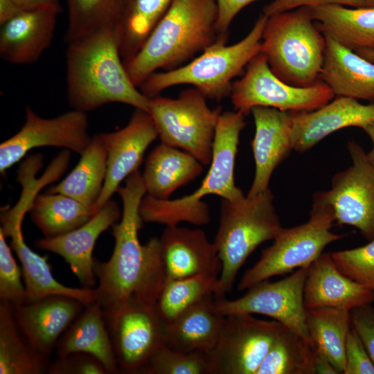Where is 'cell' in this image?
<instances>
[{"mask_svg": "<svg viewBox=\"0 0 374 374\" xmlns=\"http://www.w3.org/2000/svg\"><path fill=\"white\" fill-rule=\"evenodd\" d=\"M335 222L329 206L314 194L309 220L292 228L283 227L272 244L262 251L258 262L244 274L238 290H248L274 276L309 267L327 245L345 236L331 231Z\"/></svg>", "mask_w": 374, "mask_h": 374, "instance_id": "ba28073f", "label": "cell"}, {"mask_svg": "<svg viewBox=\"0 0 374 374\" xmlns=\"http://www.w3.org/2000/svg\"><path fill=\"white\" fill-rule=\"evenodd\" d=\"M209 354L199 351L185 353L164 345L148 359L139 373L211 374Z\"/></svg>", "mask_w": 374, "mask_h": 374, "instance_id": "74e56055", "label": "cell"}, {"mask_svg": "<svg viewBox=\"0 0 374 374\" xmlns=\"http://www.w3.org/2000/svg\"><path fill=\"white\" fill-rule=\"evenodd\" d=\"M173 0H125L117 27L123 62L141 49Z\"/></svg>", "mask_w": 374, "mask_h": 374, "instance_id": "836d02e7", "label": "cell"}, {"mask_svg": "<svg viewBox=\"0 0 374 374\" xmlns=\"http://www.w3.org/2000/svg\"><path fill=\"white\" fill-rule=\"evenodd\" d=\"M57 15L46 10H21L1 24V58L15 64L37 61L51 44Z\"/></svg>", "mask_w": 374, "mask_h": 374, "instance_id": "cb8c5ba5", "label": "cell"}, {"mask_svg": "<svg viewBox=\"0 0 374 374\" xmlns=\"http://www.w3.org/2000/svg\"><path fill=\"white\" fill-rule=\"evenodd\" d=\"M24 217L1 215L0 231L10 238V247L19 258L26 288V302L31 303L52 295H63L75 299L85 307L97 301L93 288L66 286L53 276L48 256H42L26 243L22 233Z\"/></svg>", "mask_w": 374, "mask_h": 374, "instance_id": "d6986e66", "label": "cell"}, {"mask_svg": "<svg viewBox=\"0 0 374 374\" xmlns=\"http://www.w3.org/2000/svg\"><path fill=\"white\" fill-rule=\"evenodd\" d=\"M203 165L192 154L161 143L148 155L142 175L146 195L159 200L170 199L179 188L193 181Z\"/></svg>", "mask_w": 374, "mask_h": 374, "instance_id": "4316f807", "label": "cell"}, {"mask_svg": "<svg viewBox=\"0 0 374 374\" xmlns=\"http://www.w3.org/2000/svg\"><path fill=\"white\" fill-rule=\"evenodd\" d=\"M98 135L107 152V175L95 204L96 211L111 199L125 179L138 171L146 150L158 137L150 114L138 109L124 127Z\"/></svg>", "mask_w": 374, "mask_h": 374, "instance_id": "2e32d148", "label": "cell"}, {"mask_svg": "<svg viewBox=\"0 0 374 374\" xmlns=\"http://www.w3.org/2000/svg\"><path fill=\"white\" fill-rule=\"evenodd\" d=\"M216 0H173L139 52L124 62L138 88L158 69L171 71L217 43Z\"/></svg>", "mask_w": 374, "mask_h": 374, "instance_id": "3957f363", "label": "cell"}, {"mask_svg": "<svg viewBox=\"0 0 374 374\" xmlns=\"http://www.w3.org/2000/svg\"><path fill=\"white\" fill-rule=\"evenodd\" d=\"M339 5L351 8L374 7V0H274L266 5L262 13L267 16L300 7Z\"/></svg>", "mask_w": 374, "mask_h": 374, "instance_id": "7bdbcfd3", "label": "cell"}, {"mask_svg": "<svg viewBox=\"0 0 374 374\" xmlns=\"http://www.w3.org/2000/svg\"><path fill=\"white\" fill-rule=\"evenodd\" d=\"M316 356L312 343L283 326L256 374H314Z\"/></svg>", "mask_w": 374, "mask_h": 374, "instance_id": "e575fe53", "label": "cell"}, {"mask_svg": "<svg viewBox=\"0 0 374 374\" xmlns=\"http://www.w3.org/2000/svg\"><path fill=\"white\" fill-rule=\"evenodd\" d=\"M122 211L110 199L86 223L68 233L35 242L41 249L60 256L69 264L80 283L93 288L96 283L93 251L100 235L118 222Z\"/></svg>", "mask_w": 374, "mask_h": 374, "instance_id": "e0dca14e", "label": "cell"}, {"mask_svg": "<svg viewBox=\"0 0 374 374\" xmlns=\"http://www.w3.org/2000/svg\"><path fill=\"white\" fill-rule=\"evenodd\" d=\"M309 267L297 269L290 276L271 282L261 281L242 296L228 300L215 296V306L223 315L258 314L267 316L312 343L305 323L303 287Z\"/></svg>", "mask_w": 374, "mask_h": 374, "instance_id": "4fadbf2b", "label": "cell"}, {"mask_svg": "<svg viewBox=\"0 0 374 374\" xmlns=\"http://www.w3.org/2000/svg\"><path fill=\"white\" fill-rule=\"evenodd\" d=\"M355 51L362 57L374 62V49L360 48Z\"/></svg>", "mask_w": 374, "mask_h": 374, "instance_id": "f907efd6", "label": "cell"}, {"mask_svg": "<svg viewBox=\"0 0 374 374\" xmlns=\"http://www.w3.org/2000/svg\"><path fill=\"white\" fill-rule=\"evenodd\" d=\"M335 95L323 81L305 87L290 85L271 70L258 53L248 63L242 76L233 81L230 98L235 111L245 116L253 108L267 107L287 112H308L330 102Z\"/></svg>", "mask_w": 374, "mask_h": 374, "instance_id": "30bf717a", "label": "cell"}, {"mask_svg": "<svg viewBox=\"0 0 374 374\" xmlns=\"http://www.w3.org/2000/svg\"><path fill=\"white\" fill-rule=\"evenodd\" d=\"M331 256L341 273L374 291V239L366 245L335 251Z\"/></svg>", "mask_w": 374, "mask_h": 374, "instance_id": "f35d334b", "label": "cell"}, {"mask_svg": "<svg viewBox=\"0 0 374 374\" xmlns=\"http://www.w3.org/2000/svg\"><path fill=\"white\" fill-rule=\"evenodd\" d=\"M103 312L120 373H139L166 345L167 323L156 303L130 298Z\"/></svg>", "mask_w": 374, "mask_h": 374, "instance_id": "8fae6325", "label": "cell"}, {"mask_svg": "<svg viewBox=\"0 0 374 374\" xmlns=\"http://www.w3.org/2000/svg\"><path fill=\"white\" fill-rule=\"evenodd\" d=\"M352 165L336 173L329 190L315 193L330 208L335 222L374 239V165L355 140L348 143Z\"/></svg>", "mask_w": 374, "mask_h": 374, "instance_id": "7c38bea8", "label": "cell"}, {"mask_svg": "<svg viewBox=\"0 0 374 374\" xmlns=\"http://www.w3.org/2000/svg\"><path fill=\"white\" fill-rule=\"evenodd\" d=\"M86 112L72 109L51 118L38 116L28 106L25 122L0 145V172L19 161L30 150L44 146L63 148L82 154L91 141Z\"/></svg>", "mask_w": 374, "mask_h": 374, "instance_id": "9a60e30c", "label": "cell"}, {"mask_svg": "<svg viewBox=\"0 0 374 374\" xmlns=\"http://www.w3.org/2000/svg\"><path fill=\"white\" fill-rule=\"evenodd\" d=\"M225 317L211 294L167 324L166 346L185 353L210 354L220 338Z\"/></svg>", "mask_w": 374, "mask_h": 374, "instance_id": "484cf974", "label": "cell"}, {"mask_svg": "<svg viewBox=\"0 0 374 374\" xmlns=\"http://www.w3.org/2000/svg\"><path fill=\"white\" fill-rule=\"evenodd\" d=\"M267 17L260 13L249 33L237 43L215 44L175 69L152 73L139 87L140 91L150 99L168 88L189 84L217 102L229 97L233 80L260 53Z\"/></svg>", "mask_w": 374, "mask_h": 374, "instance_id": "8992f818", "label": "cell"}, {"mask_svg": "<svg viewBox=\"0 0 374 374\" xmlns=\"http://www.w3.org/2000/svg\"><path fill=\"white\" fill-rule=\"evenodd\" d=\"M208 98L193 87L176 98L157 96L150 99L148 112L161 143L184 150L203 166L210 164L221 106L211 108Z\"/></svg>", "mask_w": 374, "mask_h": 374, "instance_id": "9c48e42d", "label": "cell"}, {"mask_svg": "<svg viewBox=\"0 0 374 374\" xmlns=\"http://www.w3.org/2000/svg\"><path fill=\"white\" fill-rule=\"evenodd\" d=\"M305 323L317 351L343 373L346 339L351 328L350 311L332 308L305 309Z\"/></svg>", "mask_w": 374, "mask_h": 374, "instance_id": "1f68e13d", "label": "cell"}, {"mask_svg": "<svg viewBox=\"0 0 374 374\" xmlns=\"http://www.w3.org/2000/svg\"><path fill=\"white\" fill-rule=\"evenodd\" d=\"M317 28L350 48L374 49V7L339 5L309 7Z\"/></svg>", "mask_w": 374, "mask_h": 374, "instance_id": "f1b7e54d", "label": "cell"}, {"mask_svg": "<svg viewBox=\"0 0 374 374\" xmlns=\"http://www.w3.org/2000/svg\"><path fill=\"white\" fill-rule=\"evenodd\" d=\"M49 374H108L103 364L95 357L84 353H73L51 363Z\"/></svg>", "mask_w": 374, "mask_h": 374, "instance_id": "60d3db41", "label": "cell"}, {"mask_svg": "<svg viewBox=\"0 0 374 374\" xmlns=\"http://www.w3.org/2000/svg\"><path fill=\"white\" fill-rule=\"evenodd\" d=\"M223 297L219 277L198 275L166 280L156 303L157 311L169 324L206 296Z\"/></svg>", "mask_w": 374, "mask_h": 374, "instance_id": "d590c367", "label": "cell"}, {"mask_svg": "<svg viewBox=\"0 0 374 374\" xmlns=\"http://www.w3.org/2000/svg\"><path fill=\"white\" fill-rule=\"evenodd\" d=\"M28 212L44 237L51 238L78 228L97 211L67 195L46 193L36 196Z\"/></svg>", "mask_w": 374, "mask_h": 374, "instance_id": "d6a6232c", "label": "cell"}, {"mask_svg": "<svg viewBox=\"0 0 374 374\" xmlns=\"http://www.w3.org/2000/svg\"><path fill=\"white\" fill-rule=\"evenodd\" d=\"M245 116L238 111L222 112L215 130L209 170L199 188L191 194L175 199L159 200L148 195L140 204L143 222L167 226L188 222L202 226L211 220L207 195H217L231 202L245 196L236 186L234 168L240 135L246 126Z\"/></svg>", "mask_w": 374, "mask_h": 374, "instance_id": "277c9868", "label": "cell"}, {"mask_svg": "<svg viewBox=\"0 0 374 374\" xmlns=\"http://www.w3.org/2000/svg\"><path fill=\"white\" fill-rule=\"evenodd\" d=\"M125 0H66L68 25L65 42L69 44L96 32L116 28Z\"/></svg>", "mask_w": 374, "mask_h": 374, "instance_id": "8d00e7d4", "label": "cell"}, {"mask_svg": "<svg viewBox=\"0 0 374 374\" xmlns=\"http://www.w3.org/2000/svg\"><path fill=\"white\" fill-rule=\"evenodd\" d=\"M20 10L15 0H0V24L13 17Z\"/></svg>", "mask_w": 374, "mask_h": 374, "instance_id": "7dc6e473", "label": "cell"}, {"mask_svg": "<svg viewBox=\"0 0 374 374\" xmlns=\"http://www.w3.org/2000/svg\"><path fill=\"white\" fill-rule=\"evenodd\" d=\"M258 0H216L217 6V44H226L229 30L235 16L244 7Z\"/></svg>", "mask_w": 374, "mask_h": 374, "instance_id": "f6af8a7d", "label": "cell"}, {"mask_svg": "<svg viewBox=\"0 0 374 374\" xmlns=\"http://www.w3.org/2000/svg\"><path fill=\"white\" fill-rule=\"evenodd\" d=\"M116 193L123 209L119 222L112 226L114 250L107 262L94 264L97 301L103 310L130 298L156 303L166 281L160 238H152L143 244L139 239L143 222L139 206L146 194L139 170Z\"/></svg>", "mask_w": 374, "mask_h": 374, "instance_id": "6da1fadb", "label": "cell"}, {"mask_svg": "<svg viewBox=\"0 0 374 374\" xmlns=\"http://www.w3.org/2000/svg\"><path fill=\"white\" fill-rule=\"evenodd\" d=\"M66 93L73 109L87 112L118 103L148 111L150 98L132 82L120 53L116 28L67 44Z\"/></svg>", "mask_w": 374, "mask_h": 374, "instance_id": "7a4b0ae2", "label": "cell"}, {"mask_svg": "<svg viewBox=\"0 0 374 374\" xmlns=\"http://www.w3.org/2000/svg\"><path fill=\"white\" fill-rule=\"evenodd\" d=\"M315 371L318 374H339L330 362L323 355L317 351Z\"/></svg>", "mask_w": 374, "mask_h": 374, "instance_id": "c3c4849f", "label": "cell"}, {"mask_svg": "<svg viewBox=\"0 0 374 374\" xmlns=\"http://www.w3.org/2000/svg\"><path fill=\"white\" fill-rule=\"evenodd\" d=\"M20 10H46L60 13L62 6L60 0H15Z\"/></svg>", "mask_w": 374, "mask_h": 374, "instance_id": "bcb514c9", "label": "cell"}, {"mask_svg": "<svg viewBox=\"0 0 374 374\" xmlns=\"http://www.w3.org/2000/svg\"><path fill=\"white\" fill-rule=\"evenodd\" d=\"M283 325L249 314H231L209 354L211 374H256Z\"/></svg>", "mask_w": 374, "mask_h": 374, "instance_id": "5bb4252c", "label": "cell"}, {"mask_svg": "<svg viewBox=\"0 0 374 374\" xmlns=\"http://www.w3.org/2000/svg\"><path fill=\"white\" fill-rule=\"evenodd\" d=\"M305 309L332 308L350 311L374 302V291L347 277L331 253H321L308 267L303 287Z\"/></svg>", "mask_w": 374, "mask_h": 374, "instance_id": "603a6c76", "label": "cell"}, {"mask_svg": "<svg viewBox=\"0 0 374 374\" xmlns=\"http://www.w3.org/2000/svg\"><path fill=\"white\" fill-rule=\"evenodd\" d=\"M251 114L255 124L251 142L255 174L247 196H255L269 189L274 170L292 150L290 112L267 107H256Z\"/></svg>", "mask_w": 374, "mask_h": 374, "instance_id": "44dd1931", "label": "cell"}, {"mask_svg": "<svg viewBox=\"0 0 374 374\" xmlns=\"http://www.w3.org/2000/svg\"><path fill=\"white\" fill-rule=\"evenodd\" d=\"M6 237L0 231V301L17 305L26 302L22 269L17 265Z\"/></svg>", "mask_w": 374, "mask_h": 374, "instance_id": "ab89813d", "label": "cell"}, {"mask_svg": "<svg viewBox=\"0 0 374 374\" xmlns=\"http://www.w3.org/2000/svg\"><path fill=\"white\" fill-rule=\"evenodd\" d=\"M160 242L166 280L220 274L216 247L202 229L167 226Z\"/></svg>", "mask_w": 374, "mask_h": 374, "instance_id": "7402d4cb", "label": "cell"}, {"mask_svg": "<svg viewBox=\"0 0 374 374\" xmlns=\"http://www.w3.org/2000/svg\"><path fill=\"white\" fill-rule=\"evenodd\" d=\"M326 37L317 28L309 7L268 16L260 53L272 72L286 83L310 87L319 80Z\"/></svg>", "mask_w": 374, "mask_h": 374, "instance_id": "5b68a950", "label": "cell"}, {"mask_svg": "<svg viewBox=\"0 0 374 374\" xmlns=\"http://www.w3.org/2000/svg\"><path fill=\"white\" fill-rule=\"evenodd\" d=\"M49 356L35 350L20 330L12 305L0 301V374H42Z\"/></svg>", "mask_w": 374, "mask_h": 374, "instance_id": "f546056e", "label": "cell"}, {"mask_svg": "<svg viewBox=\"0 0 374 374\" xmlns=\"http://www.w3.org/2000/svg\"><path fill=\"white\" fill-rule=\"evenodd\" d=\"M84 307L75 299L63 295L12 305L16 322L26 340L35 350L48 356Z\"/></svg>", "mask_w": 374, "mask_h": 374, "instance_id": "ffe728a7", "label": "cell"}, {"mask_svg": "<svg viewBox=\"0 0 374 374\" xmlns=\"http://www.w3.org/2000/svg\"><path fill=\"white\" fill-rule=\"evenodd\" d=\"M107 175V152L98 134L80 154L71 172L47 193H61L93 208L101 193ZM96 210V209H95Z\"/></svg>", "mask_w": 374, "mask_h": 374, "instance_id": "4dcf8cb0", "label": "cell"}, {"mask_svg": "<svg viewBox=\"0 0 374 374\" xmlns=\"http://www.w3.org/2000/svg\"><path fill=\"white\" fill-rule=\"evenodd\" d=\"M56 348L57 356L89 354L103 364L108 374L120 373L103 310L97 301L84 307L60 337Z\"/></svg>", "mask_w": 374, "mask_h": 374, "instance_id": "83f0119b", "label": "cell"}, {"mask_svg": "<svg viewBox=\"0 0 374 374\" xmlns=\"http://www.w3.org/2000/svg\"><path fill=\"white\" fill-rule=\"evenodd\" d=\"M362 129L368 136L372 142V148L366 154L370 162L374 165V121L364 125Z\"/></svg>", "mask_w": 374, "mask_h": 374, "instance_id": "681fc988", "label": "cell"}, {"mask_svg": "<svg viewBox=\"0 0 374 374\" xmlns=\"http://www.w3.org/2000/svg\"><path fill=\"white\" fill-rule=\"evenodd\" d=\"M345 359L344 374H374V364L352 327L346 339Z\"/></svg>", "mask_w": 374, "mask_h": 374, "instance_id": "b9f144b4", "label": "cell"}, {"mask_svg": "<svg viewBox=\"0 0 374 374\" xmlns=\"http://www.w3.org/2000/svg\"><path fill=\"white\" fill-rule=\"evenodd\" d=\"M293 150L304 152L330 134L349 127L362 128L374 121V103L337 96L323 107L308 112H290Z\"/></svg>", "mask_w": 374, "mask_h": 374, "instance_id": "ac0fdd59", "label": "cell"}, {"mask_svg": "<svg viewBox=\"0 0 374 374\" xmlns=\"http://www.w3.org/2000/svg\"><path fill=\"white\" fill-rule=\"evenodd\" d=\"M282 229L269 188L237 202L222 199L213 242L222 263L219 280L223 296L231 291L251 253L262 243L274 240Z\"/></svg>", "mask_w": 374, "mask_h": 374, "instance_id": "52a82bcc", "label": "cell"}, {"mask_svg": "<svg viewBox=\"0 0 374 374\" xmlns=\"http://www.w3.org/2000/svg\"><path fill=\"white\" fill-rule=\"evenodd\" d=\"M324 35L326 51L319 80L337 96L373 102L374 62Z\"/></svg>", "mask_w": 374, "mask_h": 374, "instance_id": "d4e9b609", "label": "cell"}, {"mask_svg": "<svg viewBox=\"0 0 374 374\" xmlns=\"http://www.w3.org/2000/svg\"><path fill=\"white\" fill-rule=\"evenodd\" d=\"M350 322L374 364V308L367 304L351 310Z\"/></svg>", "mask_w": 374, "mask_h": 374, "instance_id": "ee69618b", "label": "cell"}]
</instances>
